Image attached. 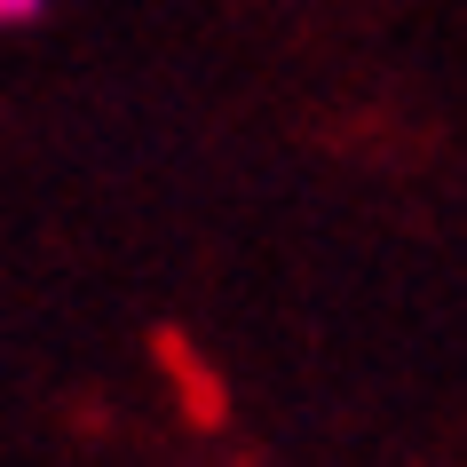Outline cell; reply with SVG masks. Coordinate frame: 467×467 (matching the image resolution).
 Here are the masks:
<instances>
[{
	"mask_svg": "<svg viewBox=\"0 0 467 467\" xmlns=\"http://www.w3.org/2000/svg\"><path fill=\"white\" fill-rule=\"evenodd\" d=\"M40 8H48V0H0V32H16V25H40Z\"/></svg>",
	"mask_w": 467,
	"mask_h": 467,
	"instance_id": "1",
	"label": "cell"
}]
</instances>
